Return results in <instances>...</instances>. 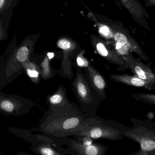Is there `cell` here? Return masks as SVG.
Wrapping results in <instances>:
<instances>
[{
    "label": "cell",
    "instance_id": "1",
    "mask_svg": "<svg viewBox=\"0 0 155 155\" xmlns=\"http://www.w3.org/2000/svg\"><path fill=\"white\" fill-rule=\"evenodd\" d=\"M40 33L26 36L21 43L16 45L15 35L0 59V90L24 72V65L35 58V45Z\"/></svg>",
    "mask_w": 155,
    "mask_h": 155
},
{
    "label": "cell",
    "instance_id": "2",
    "mask_svg": "<svg viewBox=\"0 0 155 155\" xmlns=\"http://www.w3.org/2000/svg\"><path fill=\"white\" fill-rule=\"evenodd\" d=\"M90 115L86 114L76 106L72 109L62 112L46 111L37 127L32 132H37L58 140L71 137L73 133L83 128Z\"/></svg>",
    "mask_w": 155,
    "mask_h": 155
},
{
    "label": "cell",
    "instance_id": "3",
    "mask_svg": "<svg viewBox=\"0 0 155 155\" xmlns=\"http://www.w3.org/2000/svg\"><path fill=\"white\" fill-rule=\"evenodd\" d=\"M75 67L76 73L72 82V90L82 111L90 115H96V110L101 99L90 85L82 69Z\"/></svg>",
    "mask_w": 155,
    "mask_h": 155
},
{
    "label": "cell",
    "instance_id": "4",
    "mask_svg": "<svg viewBox=\"0 0 155 155\" xmlns=\"http://www.w3.org/2000/svg\"><path fill=\"white\" fill-rule=\"evenodd\" d=\"M7 130L16 137L31 144L30 150L38 155H66L56 147L53 138L43 134H33L31 130L9 127Z\"/></svg>",
    "mask_w": 155,
    "mask_h": 155
},
{
    "label": "cell",
    "instance_id": "5",
    "mask_svg": "<svg viewBox=\"0 0 155 155\" xmlns=\"http://www.w3.org/2000/svg\"><path fill=\"white\" fill-rule=\"evenodd\" d=\"M56 46L62 50V61L59 74L61 77L72 81L73 67L75 66L76 57L82 48L78 42L70 36L62 35L58 38Z\"/></svg>",
    "mask_w": 155,
    "mask_h": 155
},
{
    "label": "cell",
    "instance_id": "6",
    "mask_svg": "<svg viewBox=\"0 0 155 155\" xmlns=\"http://www.w3.org/2000/svg\"><path fill=\"white\" fill-rule=\"evenodd\" d=\"M56 147L65 154L69 155H105L108 148L98 143L86 145L74 137L54 140Z\"/></svg>",
    "mask_w": 155,
    "mask_h": 155
},
{
    "label": "cell",
    "instance_id": "7",
    "mask_svg": "<svg viewBox=\"0 0 155 155\" xmlns=\"http://www.w3.org/2000/svg\"><path fill=\"white\" fill-rule=\"evenodd\" d=\"M34 105L31 99L0 92V113L5 115L20 116L26 114Z\"/></svg>",
    "mask_w": 155,
    "mask_h": 155
},
{
    "label": "cell",
    "instance_id": "8",
    "mask_svg": "<svg viewBox=\"0 0 155 155\" xmlns=\"http://www.w3.org/2000/svg\"><path fill=\"white\" fill-rule=\"evenodd\" d=\"M113 128L103 119L96 115L87 119L86 124L80 131L73 133L71 137H87L92 139H111L113 138Z\"/></svg>",
    "mask_w": 155,
    "mask_h": 155
},
{
    "label": "cell",
    "instance_id": "9",
    "mask_svg": "<svg viewBox=\"0 0 155 155\" xmlns=\"http://www.w3.org/2000/svg\"><path fill=\"white\" fill-rule=\"evenodd\" d=\"M91 45L99 55L111 63L126 69V64L123 55L114 51L106 43L93 34L90 35Z\"/></svg>",
    "mask_w": 155,
    "mask_h": 155
},
{
    "label": "cell",
    "instance_id": "10",
    "mask_svg": "<svg viewBox=\"0 0 155 155\" xmlns=\"http://www.w3.org/2000/svg\"><path fill=\"white\" fill-rule=\"evenodd\" d=\"M46 103L48 104L47 110L52 112L67 111L77 105L67 98L66 88L62 84L59 85L55 93L47 96Z\"/></svg>",
    "mask_w": 155,
    "mask_h": 155
},
{
    "label": "cell",
    "instance_id": "11",
    "mask_svg": "<svg viewBox=\"0 0 155 155\" xmlns=\"http://www.w3.org/2000/svg\"><path fill=\"white\" fill-rule=\"evenodd\" d=\"M126 68L129 69L135 76L140 78L155 86V71L150 67L136 60L131 54L123 55Z\"/></svg>",
    "mask_w": 155,
    "mask_h": 155
},
{
    "label": "cell",
    "instance_id": "12",
    "mask_svg": "<svg viewBox=\"0 0 155 155\" xmlns=\"http://www.w3.org/2000/svg\"><path fill=\"white\" fill-rule=\"evenodd\" d=\"M19 0H0V40L8 37V29L14 9Z\"/></svg>",
    "mask_w": 155,
    "mask_h": 155
},
{
    "label": "cell",
    "instance_id": "13",
    "mask_svg": "<svg viewBox=\"0 0 155 155\" xmlns=\"http://www.w3.org/2000/svg\"><path fill=\"white\" fill-rule=\"evenodd\" d=\"M84 74L100 99L104 100L106 97V82L103 75L91 63L84 69Z\"/></svg>",
    "mask_w": 155,
    "mask_h": 155
},
{
    "label": "cell",
    "instance_id": "14",
    "mask_svg": "<svg viewBox=\"0 0 155 155\" xmlns=\"http://www.w3.org/2000/svg\"><path fill=\"white\" fill-rule=\"evenodd\" d=\"M114 39L117 44L125 46L132 51L134 52L137 54L141 59L148 62L149 58L147 56L141 46L135 41L126 35L120 32H116L113 35Z\"/></svg>",
    "mask_w": 155,
    "mask_h": 155
},
{
    "label": "cell",
    "instance_id": "15",
    "mask_svg": "<svg viewBox=\"0 0 155 155\" xmlns=\"http://www.w3.org/2000/svg\"><path fill=\"white\" fill-rule=\"evenodd\" d=\"M110 78L114 82L137 87H143L150 90H155V86L151 83L134 75L111 74Z\"/></svg>",
    "mask_w": 155,
    "mask_h": 155
},
{
    "label": "cell",
    "instance_id": "16",
    "mask_svg": "<svg viewBox=\"0 0 155 155\" xmlns=\"http://www.w3.org/2000/svg\"><path fill=\"white\" fill-rule=\"evenodd\" d=\"M44 55L35 57L32 60L27 61L24 65V72L31 81L38 84L41 78V69L40 63L43 58Z\"/></svg>",
    "mask_w": 155,
    "mask_h": 155
},
{
    "label": "cell",
    "instance_id": "17",
    "mask_svg": "<svg viewBox=\"0 0 155 155\" xmlns=\"http://www.w3.org/2000/svg\"><path fill=\"white\" fill-rule=\"evenodd\" d=\"M54 56V53L48 52L45 53L40 62L42 79L47 80L52 78L56 75L55 71L53 68L51 63V60Z\"/></svg>",
    "mask_w": 155,
    "mask_h": 155
},
{
    "label": "cell",
    "instance_id": "18",
    "mask_svg": "<svg viewBox=\"0 0 155 155\" xmlns=\"http://www.w3.org/2000/svg\"><path fill=\"white\" fill-rule=\"evenodd\" d=\"M132 97L136 101L155 106V94L136 93L133 94Z\"/></svg>",
    "mask_w": 155,
    "mask_h": 155
},
{
    "label": "cell",
    "instance_id": "19",
    "mask_svg": "<svg viewBox=\"0 0 155 155\" xmlns=\"http://www.w3.org/2000/svg\"><path fill=\"white\" fill-rule=\"evenodd\" d=\"M86 53V52L85 50L82 49V51L76 57L75 67L77 66L81 69L82 68L84 69L89 65V64L90 63V62L88 61V59H86L84 56Z\"/></svg>",
    "mask_w": 155,
    "mask_h": 155
},
{
    "label": "cell",
    "instance_id": "20",
    "mask_svg": "<svg viewBox=\"0 0 155 155\" xmlns=\"http://www.w3.org/2000/svg\"><path fill=\"white\" fill-rule=\"evenodd\" d=\"M141 147L145 152H150L155 149V141L152 139H146L141 143Z\"/></svg>",
    "mask_w": 155,
    "mask_h": 155
},
{
    "label": "cell",
    "instance_id": "21",
    "mask_svg": "<svg viewBox=\"0 0 155 155\" xmlns=\"http://www.w3.org/2000/svg\"><path fill=\"white\" fill-rule=\"evenodd\" d=\"M98 31L99 34L102 36L106 38H109L113 37V35L111 32L109 28L106 25L98 24Z\"/></svg>",
    "mask_w": 155,
    "mask_h": 155
},
{
    "label": "cell",
    "instance_id": "22",
    "mask_svg": "<svg viewBox=\"0 0 155 155\" xmlns=\"http://www.w3.org/2000/svg\"><path fill=\"white\" fill-rule=\"evenodd\" d=\"M17 155H32L25 152H20L17 153Z\"/></svg>",
    "mask_w": 155,
    "mask_h": 155
},
{
    "label": "cell",
    "instance_id": "23",
    "mask_svg": "<svg viewBox=\"0 0 155 155\" xmlns=\"http://www.w3.org/2000/svg\"><path fill=\"white\" fill-rule=\"evenodd\" d=\"M1 155H3L1 154Z\"/></svg>",
    "mask_w": 155,
    "mask_h": 155
}]
</instances>
